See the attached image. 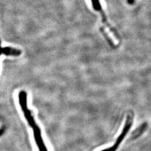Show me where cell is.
Segmentation results:
<instances>
[{
    "label": "cell",
    "mask_w": 151,
    "mask_h": 151,
    "mask_svg": "<svg viewBox=\"0 0 151 151\" xmlns=\"http://www.w3.org/2000/svg\"><path fill=\"white\" fill-rule=\"evenodd\" d=\"M19 103L21 106L22 111L24 113V115L27 119L29 124L32 127L34 130V134L35 135L41 134V131L39 129L37 124L35 123L34 119L31 114L30 111L27 108V93L24 91H22L19 93Z\"/></svg>",
    "instance_id": "cell-1"
},
{
    "label": "cell",
    "mask_w": 151,
    "mask_h": 151,
    "mask_svg": "<svg viewBox=\"0 0 151 151\" xmlns=\"http://www.w3.org/2000/svg\"><path fill=\"white\" fill-rule=\"evenodd\" d=\"M133 116L131 114H128L127 116L126 120L124 124V127L123 128V130L122 131V133L120 134L119 137H118L117 139L116 140V142H115V143L114 144V145L108 148H105L104 150H103L101 151H116L119 146L120 144L122 143V141L123 140L124 138L126 137V135H127L128 133L129 132L130 129H131V127L132 126L133 124Z\"/></svg>",
    "instance_id": "cell-2"
},
{
    "label": "cell",
    "mask_w": 151,
    "mask_h": 151,
    "mask_svg": "<svg viewBox=\"0 0 151 151\" xmlns=\"http://www.w3.org/2000/svg\"><path fill=\"white\" fill-rule=\"evenodd\" d=\"M91 1L92 5L93 7V9L95 11L99 12L100 14V15L102 18V22H103V24L108 27L109 30H110V32H111V34H113L114 36L116 38V39H118L119 40H120L119 34L117 32V30H116L108 22V18L106 17L105 12L104 11L102 6L101 5L100 1V0H91Z\"/></svg>",
    "instance_id": "cell-3"
},
{
    "label": "cell",
    "mask_w": 151,
    "mask_h": 151,
    "mask_svg": "<svg viewBox=\"0 0 151 151\" xmlns=\"http://www.w3.org/2000/svg\"><path fill=\"white\" fill-rule=\"evenodd\" d=\"M22 52L17 49L14 48L12 47H5L2 48L1 45V40H0V56L1 54H4L7 55H12V56H18L21 54Z\"/></svg>",
    "instance_id": "cell-4"
},
{
    "label": "cell",
    "mask_w": 151,
    "mask_h": 151,
    "mask_svg": "<svg viewBox=\"0 0 151 151\" xmlns=\"http://www.w3.org/2000/svg\"><path fill=\"white\" fill-rule=\"evenodd\" d=\"M147 123H145L143 124H142L139 128H138L137 130H135V132L133 133V135L134 137V138H135L137 137H138L139 135H140L142 133H143L144 130L146 129V127H147Z\"/></svg>",
    "instance_id": "cell-5"
},
{
    "label": "cell",
    "mask_w": 151,
    "mask_h": 151,
    "mask_svg": "<svg viewBox=\"0 0 151 151\" xmlns=\"http://www.w3.org/2000/svg\"><path fill=\"white\" fill-rule=\"evenodd\" d=\"M100 32H101V34L104 35V37L106 39V40H107V42H108L109 44L110 45V46L111 47H115V44L113 42V40L110 38H109L108 34L105 31V30H104V29L103 27H101L100 28Z\"/></svg>",
    "instance_id": "cell-6"
},
{
    "label": "cell",
    "mask_w": 151,
    "mask_h": 151,
    "mask_svg": "<svg viewBox=\"0 0 151 151\" xmlns=\"http://www.w3.org/2000/svg\"><path fill=\"white\" fill-rule=\"evenodd\" d=\"M126 1H127V3L129 4H133V2H134V1H133V0H126Z\"/></svg>",
    "instance_id": "cell-7"
}]
</instances>
